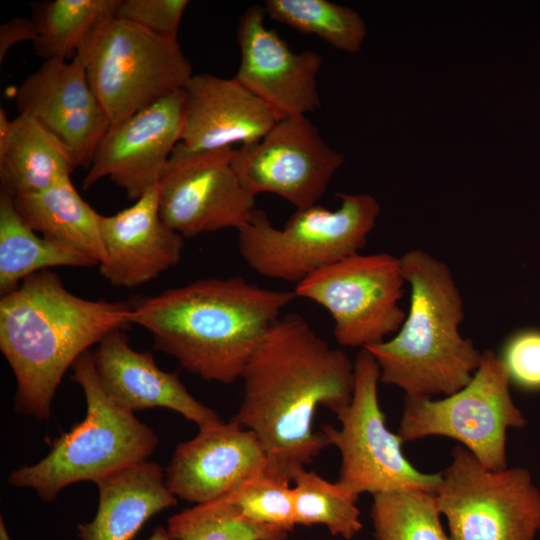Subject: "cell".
Masks as SVG:
<instances>
[{
  "instance_id": "11",
  "label": "cell",
  "mask_w": 540,
  "mask_h": 540,
  "mask_svg": "<svg viewBox=\"0 0 540 540\" xmlns=\"http://www.w3.org/2000/svg\"><path fill=\"white\" fill-rule=\"evenodd\" d=\"M404 283L400 257L356 253L312 273L293 291L329 312L338 344L363 349L401 327Z\"/></svg>"
},
{
  "instance_id": "4",
  "label": "cell",
  "mask_w": 540,
  "mask_h": 540,
  "mask_svg": "<svg viewBox=\"0 0 540 540\" xmlns=\"http://www.w3.org/2000/svg\"><path fill=\"white\" fill-rule=\"evenodd\" d=\"M411 289L408 314L394 336L366 349L380 369V381L407 396L451 395L467 385L482 352L464 338L460 290L448 266L413 249L401 257Z\"/></svg>"
},
{
  "instance_id": "33",
  "label": "cell",
  "mask_w": 540,
  "mask_h": 540,
  "mask_svg": "<svg viewBox=\"0 0 540 540\" xmlns=\"http://www.w3.org/2000/svg\"><path fill=\"white\" fill-rule=\"evenodd\" d=\"M37 30L32 19L16 17L0 26V62L2 63L12 46L19 42H34Z\"/></svg>"
},
{
  "instance_id": "10",
  "label": "cell",
  "mask_w": 540,
  "mask_h": 540,
  "mask_svg": "<svg viewBox=\"0 0 540 540\" xmlns=\"http://www.w3.org/2000/svg\"><path fill=\"white\" fill-rule=\"evenodd\" d=\"M354 372L352 399L335 413L341 427L322 426L328 444L341 455L337 482L357 495L401 490L434 493L440 473L417 470L402 452V439L386 426L378 399L380 369L366 349L357 353Z\"/></svg>"
},
{
  "instance_id": "9",
  "label": "cell",
  "mask_w": 540,
  "mask_h": 540,
  "mask_svg": "<svg viewBox=\"0 0 540 540\" xmlns=\"http://www.w3.org/2000/svg\"><path fill=\"white\" fill-rule=\"evenodd\" d=\"M451 540H536L540 490L521 467L489 470L465 447L452 449L434 492Z\"/></svg>"
},
{
  "instance_id": "12",
  "label": "cell",
  "mask_w": 540,
  "mask_h": 540,
  "mask_svg": "<svg viewBox=\"0 0 540 540\" xmlns=\"http://www.w3.org/2000/svg\"><path fill=\"white\" fill-rule=\"evenodd\" d=\"M232 147L192 151L175 147L158 182L159 212L183 238L234 228L255 210V197L240 183Z\"/></svg>"
},
{
  "instance_id": "14",
  "label": "cell",
  "mask_w": 540,
  "mask_h": 540,
  "mask_svg": "<svg viewBox=\"0 0 540 540\" xmlns=\"http://www.w3.org/2000/svg\"><path fill=\"white\" fill-rule=\"evenodd\" d=\"M184 88L111 125L100 140L83 188L108 177L136 201L158 184L184 123Z\"/></svg>"
},
{
  "instance_id": "20",
  "label": "cell",
  "mask_w": 540,
  "mask_h": 540,
  "mask_svg": "<svg viewBox=\"0 0 540 540\" xmlns=\"http://www.w3.org/2000/svg\"><path fill=\"white\" fill-rule=\"evenodd\" d=\"M93 356L101 386L123 408L132 412L168 408L199 429L222 421L213 409L188 392L176 373L161 370L151 353L134 350L122 329L104 337Z\"/></svg>"
},
{
  "instance_id": "30",
  "label": "cell",
  "mask_w": 540,
  "mask_h": 540,
  "mask_svg": "<svg viewBox=\"0 0 540 540\" xmlns=\"http://www.w3.org/2000/svg\"><path fill=\"white\" fill-rule=\"evenodd\" d=\"M266 471L225 496L247 520L292 531L296 526L293 487Z\"/></svg>"
},
{
  "instance_id": "2",
  "label": "cell",
  "mask_w": 540,
  "mask_h": 540,
  "mask_svg": "<svg viewBox=\"0 0 540 540\" xmlns=\"http://www.w3.org/2000/svg\"><path fill=\"white\" fill-rule=\"evenodd\" d=\"M297 296L241 276L200 279L132 303L131 324L189 373L232 384Z\"/></svg>"
},
{
  "instance_id": "17",
  "label": "cell",
  "mask_w": 540,
  "mask_h": 540,
  "mask_svg": "<svg viewBox=\"0 0 540 540\" xmlns=\"http://www.w3.org/2000/svg\"><path fill=\"white\" fill-rule=\"evenodd\" d=\"M267 470L256 435L230 420L199 429L175 448L165 470L173 495L195 505L224 498Z\"/></svg>"
},
{
  "instance_id": "18",
  "label": "cell",
  "mask_w": 540,
  "mask_h": 540,
  "mask_svg": "<svg viewBox=\"0 0 540 540\" xmlns=\"http://www.w3.org/2000/svg\"><path fill=\"white\" fill-rule=\"evenodd\" d=\"M101 238L100 273L114 286H140L176 265L182 255L183 237L160 216L158 185L130 207L102 215Z\"/></svg>"
},
{
  "instance_id": "15",
  "label": "cell",
  "mask_w": 540,
  "mask_h": 540,
  "mask_svg": "<svg viewBox=\"0 0 540 540\" xmlns=\"http://www.w3.org/2000/svg\"><path fill=\"white\" fill-rule=\"evenodd\" d=\"M265 15L263 5H253L240 17L241 61L234 77L280 118L306 116L321 106L317 75L323 58L313 50L293 52L266 26Z\"/></svg>"
},
{
  "instance_id": "25",
  "label": "cell",
  "mask_w": 540,
  "mask_h": 540,
  "mask_svg": "<svg viewBox=\"0 0 540 540\" xmlns=\"http://www.w3.org/2000/svg\"><path fill=\"white\" fill-rule=\"evenodd\" d=\"M119 0H49L32 4L37 30L35 53L45 60H67L77 51L92 27L113 14Z\"/></svg>"
},
{
  "instance_id": "32",
  "label": "cell",
  "mask_w": 540,
  "mask_h": 540,
  "mask_svg": "<svg viewBox=\"0 0 540 540\" xmlns=\"http://www.w3.org/2000/svg\"><path fill=\"white\" fill-rule=\"evenodd\" d=\"M187 0H119L113 15L160 36L177 39Z\"/></svg>"
},
{
  "instance_id": "19",
  "label": "cell",
  "mask_w": 540,
  "mask_h": 540,
  "mask_svg": "<svg viewBox=\"0 0 540 540\" xmlns=\"http://www.w3.org/2000/svg\"><path fill=\"white\" fill-rule=\"evenodd\" d=\"M184 95L181 143L192 151L254 144L281 119L235 77L193 75Z\"/></svg>"
},
{
  "instance_id": "27",
  "label": "cell",
  "mask_w": 540,
  "mask_h": 540,
  "mask_svg": "<svg viewBox=\"0 0 540 540\" xmlns=\"http://www.w3.org/2000/svg\"><path fill=\"white\" fill-rule=\"evenodd\" d=\"M291 481L296 525L323 524L333 536L345 540H351L362 530L357 494L305 467L296 469Z\"/></svg>"
},
{
  "instance_id": "24",
  "label": "cell",
  "mask_w": 540,
  "mask_h": 540,
  "mask_svg": "<svg viewBox=\"0 0 540 540\" xmlns=\"http://www.w3.org/2000/svg\"><path fill=\"white\" fill-rule=\"evenodd\" d=\"M90 257L38 235L18 213L12 196L0 192V291L4 295L29 276L53 267H90Z\"/></svg>"
},
{
  "instance_id": "26",
  "label": "cell",
  "mask_w": 540,
  "mask_h": 540,
  "mask_svg": "<svg viewBox=\"0 0 540 540\" xmlns=\"http://www.w3.org/2000/svg\"><path fill=\"white\" fill-rule=\"evenodd\" d=\"M263 6L272 20L347 53H358L367 35L355 10L328 0H266Z\"/></svg>"
},
{
  "instance_id": "8",
  "label": "cell",
  "mask_w": 540,
  "mask_h": 540,
  "mask_svg": "<svg viewBox=\"0 0 540 540\" xmlns=\"http://www.w3.org/2000/svg\"><path fill=\"white\" fill-rule=\"evenodd\" d=\"M510 384L499 356L486 350L472 379L459 391L439 400L405 395L397 434L403 442L449 437L485 468L506 469L507 430L527 424L511 398Z\"/></svg>"
},
{
  "instance_id": "31",
  "label": "cell",
  "mask_w": 540,
  "mask_h": 540,
  "mask_svg": "<svg viewBox=\"0 0 540 540\" xmlns=\"http://www.w3.org/2000/svg\"><path fill=\"white\" fill-rule=\"evenodd\" d=\"M499 358L510 383L527 392L540 391V330L524 329L504 343Z\"/></svg>"
},
{
  "instance_id": "1",
  "label": "cell",
  "mask_w": 540,
  "mask_h": 540,
  "mask_svg": "<svg viewBox=\"0 0 540 540\" xmlns=\"http://www.w3.org/2000/svg\"><path fill=\"white\" fill-rule=\"evenodd\" d=\"M243 397L231 420L252 431L266 457V472L291 481L329 446L315 432L319 406L334 414L348 405L354 361L333 348L296 313L282 315L247 362L240 378Z\"/></svg>"
},
{
  "instance_id": "23",
  "label": "cell",
  "mask_w": 540,
  "mask_h": 540,
  "mask_svg": "<svg viewBox=\"0 0 540 540\" xmlns=\"http://www.w3.org/2000/svg\"><path fill=\"white\" fill-rule=\"evenodd\" d=\"M12 198L20 216L34 231L97 264L102 260V215L83 200L71 178L44 191Z\"/></svg>"
},
{
  "instance_id": "34",
  "label": "cell",
  "mask_w": 540,
  "mask_h": 540,
  "mask_svg": "<svg viewBox=\"0 0 540 540\" xmlns=\"http://www.w3.org/2000/svg\"><path fill=\"white\" fill-rule=\"evenodd\" d=\"M148 540H175L167 529L162 527L156 528Z\"/></svg>"
},
{
  "instance_id": "29",
  "label": "cell",
  "mask_w": 540,
  "mask_h": 540,
  "mask_svg": "<svg viewBox=\"0 0 540 540\" xmlns=\"http://www.w3.org/2000/svg\"><path fill=\"white\" fill-rule=\"evenodd\" d=\"M175 540H287L288 532L247 520L227 499L194 505L171 516Z\"/></svg>"
},
{
  "instance_id": "28",
  "label": "cell",
  "mask_w": 540,
  "mask_h": 540,
  "mask_svg": "<svg viewBox=\"0 0 540 540\" xmlns=\"http://www.w3.org/2000/svg\"><path fill=\"white\" fill-rule=\"evenodd\" d=\"M375 540H451L433 492L401 490L372 495Z\"/></svg>"
},
{
  "instance_id": "6",
  "label": "cell",
  "mask_w": 540,
  "mask_h": 540,
  "mask_svg": "<svg viewBox=\"0 0 540 540\" xmlns=\"http://www.w3.org/2000/svg\"><path fill=\"white\" fill-rule=\"evenodd\" d=\"M340 206L330 210L318 203L296 209L282 228L266 212L255 209L238 230L244 262L270 279L298 284L312 273L359 253L380 213L369 194H338Z\"/></svg>"
},
{
  "instance_id": "3",
  "label": "cell",
  "mask_w": 540,
  "mask_h": 540,
  "mask_svg": "<svg viewBox=\"0 0 540 540\" xmlns=\"http://www.w3.org/2000/svg\"><path fill=\"white\" fill-rule=\"evenodd\" d=\"M132 305L81 298L44 270L0 300V350L17 383L15 409L39 420L50 417L66 371L109 333L131 324Z\"/></svg>"
},
{
  "instance_id": "5",
  "label": "cell",
  "mask_w": 540,
  "mask_h": 540,
  "mask_svg": "<svg viewBox=\"0 0 540 540\" xmlns=\"http://www.w3.org/2000/svg\"><path fill=\"white\" fill-rule=\"evenodd\" d=\"M72 369L73 380L85 395V418L56 438L43 459L19 467L9 476L12 485L33 489L47 502L73 483H96L113 472L147 461L159 441L134 412L107 395L92 352L81 355Z\"/></svg>"
},
{
  "instance_id": "22",
  "label": "cell",
  "mask_w": 540,
  "mask_h": 540,
  "mask_svg": "<svg viewBox=\"0 0 540 540\" xmlns=\"http://www.w3.org/2000/svg\"><path fill=\"white\" fill-rule=\"evenodd\" d=\"M95 484L98 508L91 522L78 526L82 540H131L152 516L177 505L162 468L154 462L125 467Z\"/></svg>"
},
{
  "instance_id": "13",
  "label": "cell",
  "mask_w": 540,
  "mask_h": 540,
  "mask_svg": "<svg viewBox=\"0 0 540 540\" xmlns=\"http://www.w3.org/2000/svg\"><path fill=\"white\" fill-rule=\"evenodd\" d=\"M343 163L305 115L281 118L261 140L235 149L232 161L249 194L273 193L296 209L317 204Z\"/></svg>"
},
{
  "instance_id": "21",
  "label": "cell",
  "mask_w": 540,
  "mask_h": 540,
  "mask_svg": "<svg viewBox=\"0 0 540 540\" xmlns=\"http://www.w3.org/2000/svg\"><path fill=\"white\" fill-rule=\"evenodd\" d=\"M78 167L70 147L37 119L9 120L0 108L1 191L12 197L44 191L71 178Z\"/></svg>"
},
{
  "instance_id": "16",
  "label": "cell",
  "mask_w": 540,
  "mask_h": 540,
  "mask_svg": "<svg viewBox=\"0 0 540 540\" xmlns=\"http://www.w3.org/2000/svg\"><path fill=\"white\" fill-rule=\"evenodd\" d=\"M15 99L19 114L37 119L70 147L78 166L90 167L111 123L80 55L45 60L19 85Z\"/></svg>"
},
{
  "instance_id": "7",
  "label": "cell",
  "mask_w": 540,
  "mask_h": 540,
  "mask_svg": "<svg viewBox=\"0 0 540 540\" xmlns=\"http://www.w3.org/2000/svg\"><path fill=\"white\" fill-rule=\"evenodd\" d=\"M77 54L111 125L183 89L193 76L177 39L113 14L92 27Z\"/></svg>"
}]
</instances>
